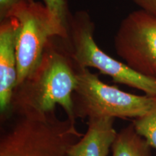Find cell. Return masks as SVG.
<instances>
[{"label":"cell","mask_w":156,"mask_h":156,"mask_svg":"<svg viewBox=\"0 0 156 156\" xmlns=\"http://www.w3.org/2000/svg\"><path fill=\"white\" fill-rule=\"evenodd\" d=\"M114 122L112 117L87 119V131L70 148V155L108 156L117 135Z\"/></svg>","instance_id":"obj_8"},{"label":"cell","mask_w":156,"mask_h":156,"mask_svg":"<svg viewBox=\"0 0 156 156\" xmlns=\"http://www.w3.org/2000/svg\"><path fill=\"white\" fill-rule=\"evenodd\" d=\"M17 0H0V7H1V15L9 9Z\"/></svg>","instance_id":"obj_13"},{"label":"cell","mask_w":156,"mask_h":156,"mask_svg":"<svg viewBox=\"0 0 156 156\" xmlns=\"http://www.w3.org/2000/svg\"><path fill=\"white\" fill-rule=\"evenodd\" d=\"M151 148L132 123L117 132L112 147V156H151Z\"/></svg>","instance_id":"obj_9"},{"label":"cell","mask_w":156,"mask_h":156,"mask_svg":"<svg viewBox=\"0 0 156 156\" xmlns=\"http://www.w3.org/2000/svg\"><path fill=\"white\" fill-rule=\"evenodd\" d=\"M73 103L76 120L99 117L135 119L150 112L156 96L126 93L104 83L87 68H79Z\"/></svg>","instance_id":"obj_4"},{"label":"cell","mask_w":156,"mask_h":156,"mask_svg":"<svg viewBox=\"0 0 156 156\" xmlns=\"http://www.w3.org/2000/svg\"><path fill=\"white\" fill-rule=\"evenodd\" d=\"M6 116L12 120L1 132L0 156H71L70 148L84 135L56 110Z\"/></svg>","instance_id":"obj_2"},{"label":"cell","mask_w":156,"mask_h":156,"mask_svg":"<svg viewBox=\"0 0 156 156\" xmlns=\"http://www.w3.org/2000/svg\"><path fill=\"white\" fill-rule=\"evenodd\" d=\"M114 47L129 67L156 78V17L140 9L121 23L114 37Z\"/></svg>","instance_id":"obj_6"},{"label":"cell","mask_w":156,"mask_h":156,"mask_svg":"<svg viewBox=\"0 0 156 156\" xmlns=\"http://www.w3.org/2000/svg\"><path fill=\"white\" fill-rule=\"evenodd\" d=\"M78 69L61 38H52L35 69L16 85L6 115L45 114L60 106L76 122L73 94Z\"/></svg>","instance_id":"obj_1"},{"label":"cell","mask_w":156,"mask_h":156,"mask_svg":"<svg viewBox=\"0 0 156 156\" xmlns=\"http://www.w3.org/2000/svg\"><path fill=\"white\" fill-rule=\"evenodd\" d=\"M1 16L17 22V85L35 69L51 39L65 34L48 7L34 0H17Z\"/></svg>","instance_id":"obj_5"},{"label":"cell","mask_w":156,"mask_h":156,"mask_svg":"<svg viewBox=\"0 0 156 156\" xmlns=\"http://www.w3.org/2000/svg\"><path fill=\"white\" fill-rule=\"evenodd\" d=\"M17 22L2 18L0 23V110L8 112L17 81L16 34Z\"/></svg>","instance_id":"obj_7"},{"label":"cell","mask_w":156,"mask_h":156,"mask_svg":"<svg viewBox=\"0 0 156 156\" xmlns=\"http://www.w3.org/2000/svg\"><path fill=\"white\" fill-rule=\"evenodd\" d=\"M136 131L156 150V103L143 116L134 119Z\"/></svg>","instance_id":"obj_10"},{"label":"cell","mask_w":156,"mask_h":156,"mask_svg":"<svg viewBox=\"0 0 156 156\" xmlns=\"http://www.w3.org/2000/svg\"><path fill=\"white\" fill-rule=\"evenodd\" d=\"M140 9L156 17V0H132Z\"/></svg>","instance_id":"obj_12"},{"label":"cell","mask_w":156,"mask_h":156,"mask_svg":"<svg viewBox=\"0 0 156 156\" xmlns=\"http://www.w3.org/2000/svg\"><path fill=\"white\" fill-rule=\"evenodd\" d=\"M44 4L48 7L57 24L66 35L68 17L70 15L67 0H44Z\"/></svg>","instance_id":"obj_11"},{"label":"cell","mask_w":156,"mask_h":156,"mask_svg":"<svg viewBox=\"0 0 156 156\" xmlns=\"http://www.w3.org/2000/svg\"><path fill=\"white\" fill-rule=\"evenodd\" d=\"M94 31V22L87 11L70 13L66 36L61 39L76 65L79 68H95L114 83L156 96V78L142 75L105 53L95 42Z\"/></svg>","instance_id":"obj_3"}]
</instances>
